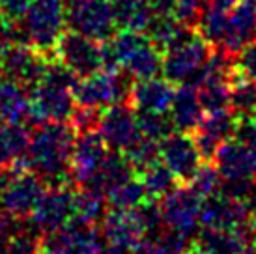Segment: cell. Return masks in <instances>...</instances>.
<instances>
[{
    "label": "cell",
    "mask_w": 256,
    "mask_h": 254,
    "mask_svg": "<svg viewBox=\"0 0 256 254\" xmlns=\"http://www.w3.org/2000/svg\"><path fill=\"white\" fill-rule=\"evenodd\" d=\"M228 28V12L217 10V8L208 4L204 12L200 14L198 22H196V32H198L210 45L219 47Z\"/></svg>",
    "instance_id": "obj_32"
},
{
    "label": "cell",
    "mask_w": 256,
    "mask_h": 254,
    "mask_svg": "<svg viewBox=\"0 0 256 254\" xmlns=\"http://www.w3.org/2000/svg\"><path fill=\"white\" fill-rule=\"evenodd\" d=\"M133 172H135V168L126 159V156L122 152H112L110 150L105 162L101 164L100 172L96 174L92 184L88 185V189H98L107 194L108 190L114 189L116 185H120L122 182H126L129 178H133Z\"/></svg>",
    "instance_id": "obj_27"
},
{
    "label": "cell",
    "mask_w": 256,
    "mask_h": 254,
    "mask_svg": "<svg viewBox=\"0 0 256 254\" xmlns=\"http://www.w3.org/2000/svg\"><path fill=\"white\" fill-rule=\"evenodd\" d=\"M114 24L118 30L144 32L154 21L156 12L152 10L148 0H110Z\"/></svg>",
    "instance_id": "obj_24"
},
{
    "label": "cell",
    "mask_w": 256,
    "mask_h": 254,
    "mask_svg": "<svg viewBox=\"0 0 256 254\" xmlns=\"http://www.w3.org/2000/svg\"><path fill=\"white\" fill-rule=\"evenodd\" d=\"M32 116L30 92L14 80L0 82V122L4 124H24Z\"/></svg>",
    "instance_id": "obj_23"
},
{
    "label": "cell",
    "mask_w": 256,
    "mask_h": 254,
    "mask_svg": "<svg viewBox=\"0 0 256 254\" xmlns=\"http://www.w3.org/2000/svg\"><path fill=\"white\" fill-rule=\"evenodd\" d=\"M208 6V0H176L172 15L187 26H196L200 14Z\"/></svg>",
    "instance_id": "obj_39"
},
{
    "label": "cell",
    "mask_w": 256,
    "mask_h": 254,
    "mask_svg": "<svg viewBox=\"0 0 256 254\" xmlns=\"http://www.w3.org/2000/svg\"><path fill=\"white\" fill-rule=\"evenodd\" d=\"M122 70L126 71L133 80H144V78L159 77V73H163V50L159 49V47H156L152 43V40L148 38L124 62Z\"/></svg>",
    "instance_id": "obj_26"
},
{
    "label": "cell",
    "mask_w": 256,
    "mask_h": 254,
    "mask_svg": "<svg viewBox=\"0 0 256 254\" xmlns=\"http://www.w3.org/2000/svg\"><path fill=\"white\" fill-rule=\"evenodd\" d=\"M101 114H103V110H100V108L77 105L72 114V118H70V124H72L77 133L96 131V129H100Z\"/></svg>",
    "instance_id": "obj_38"
},
{
    "label": "cell",
    "mask_w": 256,
    "mask_h": 254,
    "mask_svg": "<svg viewBox=\"0 0 256 254\" xmlns=\"http://www.w3.org/2000/svg\"><path fill=\"white\" fill-rule=\"evenodd\" d=\"M212 45L196 32L185 43L163 52V77L172 84L198 88L202 71L212 58Z\"/></svg>",
    "instance_id": "obj_5"
},
{
    "label": "cell",
    "mask_w": 256,
    "mask_h": 254,
    "mask_svg": "<svg viewBox=\"0 0 256 254\" xmlns=\"http://www.w3.org/2000/svg\"><path fill=\"white\" fill-rule=\"evenodd\" d=\"M252 206L224 192L202 198L200 206V224L202 228H240L249 224Z\"/></svg>",
    "instance_id": "obj_15"
},
{
    "label": "cell",
    "mask_w": 256,
    "mask_h": 254,
    "mask_svg": "<svg viewBox=\"0 0 256 254\" xmlns=\"http://www.w3.org/2000/svg\"><path fill=\"white\" fill-rule=\"evenodd\" d=\"M168 112L178 131L192 133L204 116V108L198 99V90L189 84H180L174 92V99H172Z\"/></svg>",
    "instance_id": "obj_22"
},
{
    "label": "cell",
    "mask_w": 256,
    "mask_h": 254,
    "mask_svg": "<svg viewBox=\"0 0 256 254\" xmlns=\"http://www.w3.org/2000/svg\"><path fill=\"white\" fill-rule=\"evenodd\" d=\"M144 236L146 230L135 210L110 208V212H107L103 219V238L107 240L108 245L133 250Z\"/></svg>",
    "instance_id": "obj_19"
},
{
    "label": "cell",
    "mask_w": 256,
    "mask_h": 254,
    "mask_svg": "<svg viewBox=\"0 0 256 254\" xmlns=\"http://www.w3.org/2000/svg\"><path fill=\"white\" fill-rule=\"evenodd\" d=\"M136 215H138V219L142 222L144 230H146V236L148 234H159L161 232V228L164 226V220H163V213H161V206L157 204L156 200H146L142 204L138 206L135 210Z\"/></svg>",
    "instance_id": "obj_37"
},
{
    "label": "cell",
    "mask_w": 256,
    "mask_h": 254,
    "mask_svg": "<svg viewBox=\"0 0 256 254\" xmlns=\"http://www.w3.org/2000/svg\"><path fill=\"white\" fill-rule=\"evenodd\" d=\"M236 70L247 78L256 80V40L249 42L236 56Z\"/></svg>",
    "instance_id": "obj_40"
},
{
    "label": "cell",
    "mask_w": 256,
    "mask_h": 254,
    "mask_svg": "<svg viewBox=\"0 0 256 254\" xmlns=\"http://www.w3.org/2000/svg\"><path fill=\"white\" fill-rule=\"evenodd\" d=\"M161 161L172 170L180 184H189L196 170L202 166L204 159L200 156L192 134L178 131L161 140Z\"/></svg>",
    "instance_id": "obj_13"
},
{
    "label": "cell",
    "mask_w": 256,
    "mask_h": 254,
    "mask_svg": "<svg viewBox=\"0 0 256 254\" xmlns=\"http://www.w3.org/2000/svg\"><path fill=\"white\" fill-rule=\"evenodd\" d=\"M107 156L108 146L103 140L100 129L77 133L72 156V168H70V180L75 184L77 189L88 187L92 184V180L100 172Z\"/></svg>",
    "instance_id": "obj_11"
},
{
    "label": "cell",
    "mask_w": 256,
    "mask_h": 254,
    "mask_svg": "<svg viewBox=\"0 0 256 254\" xmlns=\"http://www.w3.org/2000/svg\"><path fill=\"white\" fill-rule=\"evenodd\" d=\"M242 0H208L210 6L217 8V10H222V12H230L232 8H236Z\"/></svg>",
    "instance_id": "obj_45"
},
{
    "label": "cell",
    "mask_w": 256,
    "mask_h": 254,
    "mask_svg": "<svg viewBox=\"0 0 256 254\" xmlns=\"http://www.w3.org/2000/svg\"><path fill=\"white\" fill-rule=\"evenodd\" d=\"M192 189L198 192L202 198L214 196L222 189V176L219 174V170L215 168V164L212 162H202V166L196 170V174L192 176L189 182Z\"/></svg>",
    "instance_id": "obj_35"
},
{
    "label": "cell",
    "mask_w": 256,
    "mask_h": 254,
    "mask_svg": "<svg viewBox=\"0 0 256 254\" xmlns=\"http://www.w3.org/2000/svg\"><path fill=\"white\" fill-rule=\"evenodd\" d=\"M28 127L24 124L0 122V166H15L24 161L30 146Z\"/></svg>",
    "instance_id": "obj_25"
},
{
    "label": "cell",
    "mask_w": 256,
    "mask_h": 254,
    "mask_svg": "<svg viewBox=\"0 0 256 254\" xmlns=\"http://www.w3.org/2000/svg\"><path fill=\"white\" fill-rule=\"evenodd\" d=\"M140 182H142L144 190H146L150 200H161L166 192H170L176 187L178 178L174 176L172 170L159 159L157 162L140 170Z\"/></svg>",
    "instance_id": "obj_30"
},
{
    "label": "cell",
    "mask_w": 256,
    "mask_h": 254,
    "mask_svg": "<svg viewBox=\"0 0 256 254\" xmlns=\"http://www.w3.org/2000/svg\"><path fill=\"white\" fill-rule=\"evenodd\" d=\"M30 4L32 0H0V14L12 21H21Z\"/></svg>",
    "instance_id": "obj_41"
},
{
    "label": "cell",
    "mask_w": 256,
    "mask_h": 254,
    "mask_svg": "<svg viewBox=\"0 0 256 254\" xmlns=\"http://www.w3.org/2000/svg\"><path fill=\"white\" fill-rule=\"evenodd\" d=\"M68 2H75V0H68Z\"/></svg>",
    "instance_id": "obj_50"
},
{
    "label": "cell",
    "mask_w": 256,
    "mask_h": 254,
    "mask_svg": "<svg viewBox=\"0 0 256 254\" xmlns=\"http://www.w3.org/2000/svg\"><path fill=\"white\" fill-rule=\"evenodd\" d=\"M138 129L144 136L154 140H163L170 133H174V122L170 118V112H150V110H136Z\"/></svg>",
    "instance_id": "obj_34"
},
{
    "label": "cell",
    "mask_w": 256,
    "mask_h": 254,
    "mask_svg": "<svg viewBox=\"0 0 256 254\" xmlns=\"http://www.w3.org/2000/svg\"><path fill=\"white\" fill-rule=\"evenodd\" d=\"M66 8L64 0H32L26 14L17 21L22 42L30 43L43 54L52 52L68 30Z\"/></svg>",
    "instance_id": "obj_3"
},
{
    "label": "cell",
    "mask_w": 256,
    "mask_h": 254,
    "mask_svg": "<svg viewBox=\"0 0 256 254\" xmlns=\"http://www.w3.org/2000/svg\"><path fill=\"white\" fill-rule=\"evenodd\" d=\"M176 88L170 80L161 77L135 80L129 96V103L135 110H150V112H168L174 99Z\"/></svg>",
    "instance_id": "obj_21"
},
{
    "label": "cell",
    "mask_w": 256,
    "mask_h": 254,
    "mask_svg": "<svg viewBox=\"0 0 256 254\" xmlns=\"http://www.w3.org/2000/svg\"><path fill=\"white\" fill-rule=\"evenodd\" d=\"M47 189L43 180L38 174L22 168L15 174L10 184L0 192V208L17 220L30 217L38 200Z\"/></svg>",
    "instance_id": "obj_12"
},
{
    "label": "cell",
    "mask_w": 256,
    "mask_h": 254,
    "mask_svg": "<svg viewBox=\"0 0 256 254\" xmlns=\"http://www.w3.org/2000/svg\"><path fill=\"white\" fill-rule=\"evenodd\" d=\"M159 206L166 228L182 232L189 238H194L198 234L202 196L189 184L176 185L161 198Z\"/></svg>",
    "instance_id": "obj_8"
},
{
    "label": "cell",
    "mask_w": 256,
    "mask_h": 254,
    "mask_svg": "<svg viewBox=\"0 0 256 254\" xmlns=\"http://www.w3.org/2000/svg\"><path fill=\"white\" fill-rule=\"evenodd\" d=\"M100 133L107 142L108 150L124 152L140 136L136 110L131 103H116L101 114Z\"/></svg>",
    "instance_id": "obj_14"
},
{
    "label": "cell",
    "mask_w": 256,
    "mask_h": 254,
    "mask_svg": "<svg viewBox=\"0 0 256 254\" xmlns=\"http://www.w3.org/2000/svg\"><path fill=\"white\" fill-rule=\"evenodd\" d=\"M68 30L96 42H107L116 34L112 10L108 0H75L66 8Z\"/></svg>",
    "instance_id": "obj_6"
},
{
    "label": "cell",
    "mask_w": 256,
    "mask_h": 254,
    "mask_svg": "<svg viewBox=\"0 0 256 254\" xmlns=\"http://www.w3.org/2000/svg\"><path fill=\"white\" fill-rule=\"evenodd\" d=\"M192 254H194V252H192Z\"/></svg>",
    "instance_id": "obj_52"
},
{
    "label": "cell",
    "mask_w": 256,
    "mask_h": 254,
    "mask_svg": "<svg viewBox=\"0 0 256 254\" xmlns=\"http://www.w3.org/2000/svg\"><path fill=\"white\" fill-rule=\"evenodd\" d=\"M47 54L34 49L30 43L19 42L8 47L0 54V66L4 71V77H8L14 82H19L26 90L36 88L45 77L47 71Z\"/></svg>",
    "instance_id": "obj_9"
},
{
    "label": "cell",
    "mask_w": 256,
    "mask_h": 254,
    "mask_svg": "<svg viewBox=\"0 0 256 254\" xmlns=\"http://www.w3.org/2000/svg\"><path fill=\"white\" fill-rule=\"evenodd\" d=\"M107 194L98 189H88L80 187L75 192V202H73V217L88 224H98L103 222L107 215Z\"/></svg>",
    "instance_id": "obj_28"
},
{
    "label": "cell",
    "mask_w": 256,
    "mask_h": 254,
    "mask_svg": "<svg viewBox=\"0 0 256 254\" xmlns=\"http://www.w3.org/2000/svg\"><path fill=\"white\" fill-rule=\"evenodd\" d=\"M252 241L249 224L240 228H202L194 236L198 254H240Z\"/></svg>",
    "instance_id": "obj_20"
},
{
    "label": "cell",
    "mask_w": 256,
    "mask_h": 254,
    "mask_svg": "<svg viewBox=\"0 0 256 254\" xmlns=\"http://www.w3.org/2000/svg\"><path fill=\"white\" fill-rule=\"evenodd\" d=\"M43 236L38 234L34 228L22 230L19 228L8 241L6 248L2 254H42Z\"/></svg>",
    "instance_id": "obj_36"
},
{
    "label": "cell",
    "mask_w": 256,
    "mask_h": 254,
    "mask_svg": "<svg viewBox=\"0 0 256 254\" xmlns=\"http://www.w3.org/2000/svg\"><path fill=\"white\" fill-rule=\"evenodd\" d=\"M230 110L238 118L256 116V80L236 70L230 77Z\"/></svg>",
    "instance_id": "obj_29"
},
{
    "label": "cell",
    "mask_w": 256,
    "mask_h": 254,
    "mask_svg": "<svg viewBox=\"0 0 256 254\" xmlns=\"http://www.w3.org/2000/svg\"><path fill=\"white\" fill-rule=\"evenodd\" d=\"M56 58L68 66L78 78H84L96 71L103 70V49L101 42L90 40L77 32H64L56 49Z\"/></svg>",
    "instance_id": "obj_10"
},
{
    "label": "cell",
    "mask_w": 256,
    "mask_h": 254,
    "mask_svg": "<svg viewBox=\"0 0 256 254\" xmlns=\"http://www.w3.org/2000/svg\"><path fill=\"white\" fill-rule=\"evenodd\" d=\"M2 77H4V71H2V66H0V82H2Z\"/></svg>",
    "instance_id": "obj_49"
},
{
    "label": "cell",
    "mask_w": 256,
    "mask_h": 254,
    "mask_svg": "<svg viewBox=\"0 0 256 254\" xmlns=\"http://www.w3.org/2000/svg\"><path fill=\"white\" fill-rule=\"evenodd\" d=\"M73 202L75 190L70 185L56 184L47 187L30 215L32 228L42 236L58 232L73 219Z\"/></svg>",
    "instance_id": "obj_7"
},
{
    "label": "cell",
    "mask_w": 256,
    "mask_h": 254,
    "mask_svg": "<svg viewBox=\"0 0 256 254\" xmlns=\"http://www.w3.org/2000/svg\"><path fill=\"white\" fill-rule=\"evenodd\" d=\"M240 254H256V241H250L249 245L243 248Z\"/></svg>",
    "instance_id": "obj_48"
},
{
    "label": "cell",
    "mask_w": 256,
    "mask_h": 254,
    "mask_svg": "<svg viewBox=\"0 0 256 254\" xmlns=\"http://www.w3.org/2000/svg\"><path fill=\"white\" fill-rule=\"evenodd\" d=\"M75 138L77 131L68 122H49L38 126L24 157L26 168L38 174L43 182L62 184V180L70 178Z\"/></svg>",
    "instance_id": "obj_1"
},
{
    "label": "cell",
    "mask_w": 256,
    "mask_h": 254,
    "mask_svg": "<svg viewBox=\"0 0 256 254\" xmlns=\"http://www.w3.org/2000/svg\"><path fill=\"white\" fill-rule=\"evenodd\" d=\"M15 220L14 217H10L2 208H0V254L4 252V248H6L8 241L12 240V236H14L19 228H15Z\"/></svg>",
    "instance_id": "obj_43"
},
{
    "label": "cell",
    "mask_w": 256,
    "mask_h": 254,
    "mask_svg": "<svg viewBox=\"0 0 256 254\" xmlns=\"http://www.w3.org/2000/svg\"><path fill=\"white\" fill-rule=\"evenodd\" d=\"M249 230H250V236H252V241H256V206H254V210H252V215H250Z\"/></svg>",
    "instance_id": "obj_47"
},
{
    "label": "cell",
    "mask_w": 256,
    "mask_h": 254,
    "mask_svg": "<svg viewBox=\"0 0 256 254\" xmlns=\"http://www.w3.org/2000/svg\"><path fill=\"white\" fill-rule=\"evenodd\" d=\"M131 252L133 254H164L161 236H159V234H148V236H144L142 240H140V243H138Z\"/></svg>",
    "instance_id": "obj_42"
},
{
    "label": "cell",
    "mask_w": 256,
    "mask_h": 254,
    "mask_svg": "<svg viewBox=\"0 0 256 254\" xmlns=\"http://www.w3.org/2000/svg\"><path fill=\"white\" fill-rule=\"evenodd\" d=\"M107 200L110 208H118V210H136L138 206L148 200V194L144 190V185L140 180L135 176L122 182L116 185L114 189L107 192Z\"/></svg>",
    "instance_id": "obj_31"
},
{
    "label": "cell",
    "mask_w": 256,
    "mask_h": 254,
    "mask_svg": "<svg viewBox=\"0 0 256 254\" xmlns=\"http://www.w3.org/2000/svg\"><path fill=\"white\" fill-rule=\"evenodd\" d=\"M252 2H254V4H256V0H252Z\"/></svg>",
    "instance_id": "obj_51"
},
{
    "label": "cell",
    "mask_w": 256,
    "mask_h": 254,
    "mask_svg": "<svg viewBox=\"0 0 256 254\" xmlns=\"http://www.w3.org/2000/svg\"><path fill=\"white\" fill-rule=\"evenodd\" d=\"M133 78L124 70H100L84 78H78L75 88L77 105L105 110L116 103H129Z\"/></svg>",
    "instance_id": "obj_4"
},
{
    "label": "cell",
    "mask_w": 256,
    "mask_h": 254,
    "mask_svg": "<svg viewBox=\"0 0 256 254\" xmlns=\"http://www.w3.org/2000/svg\"><path fill=\"white\" fill-rule=\"evenodd\" d=\"M236 124H238V116L232 110L204 112L198 127L191 133L204 161L212 162L217 150L226 140L234 138Z\"/></svg>",
    "instance_id": "obj_16"
},
{
    "label": "cell",
    "mask_w": 256,
    "mask_h": 254,
    "mask_svg": "<svg viewBox=\"0 0 256 254\" xmlns=\"http://www.w3.org/2000/svg\"><path fill=\"white\" fill-rule=\"evenodd\" d=\"M122 154L126 156V159H128L129 162H131L133 168L140 172V170H144L146 166H150V164H154V162H157L161 159V142L140 134V136H138L128 150H124Z\"/></svg>",
    "instance_id": "obj_33"
},
{
    "label": "cell",
    "mask_w": 256,
    "mask_h": 254,
    "mask_svg": "<svg viewBox=\"0 0 256 254\" xmlns=\"http://www.w3.org/2000/svg\"><path fill=\"white\" fill-rule=\"evenodd\" d=\"M222 180H256V148L240 140H226L214 157Z\"/></svg>",
    "instance_id": "obj_17"
},
{
    "label": "cell",
    "mask_w": 256,
    "mask_h": 254,
    "mask_svg": "<svg viewBox=\"0 0 256 254\" xmlns=\"http://www.w3.org/2000/svg\"><path fill=\"white\" fill-rule=\"evenodd\" d=\"M252 40H256V4L252 0H242L228 12L226 34L217 49L236 58L240 50Z\"/></svg>",
    "instance_id": "obj_18"
},
{
    "label": "cell",
    "mask_w": 256,
    "mask_h": 254,
    "mask_svg": "<svg viewBox=\"0 0 256 254\" xmlns=\"http://www.w3.org/2000/svg\"><path fill=\"white\" fill-rule=\"evenodd\" d=\"M101 254H128V250H126V248L116 247V245H107V247H103Z\"/></svg>",
    "instance_id": "obj_46"
},
{
    "label": "cell",
    "mask_w": 256,
    "mask_h": 254,
    "mask_svg": "<svg viewBox=\"0 0 256 254\" xmlns=\"http://www.w3.org/2000/svg\"><path fill=\"white\" fill-rule=\"evenodd\" d=\"M148 4L152 6V10L156 12V15L172 14V12H174V4H176V0H148Z\"/></svg>",
    "instance_id": "obj_44"
},
{
    "label": "cell",
    "mask_w": 256,
    "mask_h": 254,
    "mask_svg": "<svg viewBox=\"0 0 256 254\" xmlns=\"http://www.w3.org/2000/svg\"><path fill=\"white\" fill-rule=\"evenodd\" d=\"M78 77L68 66L60 62H49L45 77L36 88L30 90L32 116L30 122L38 126L49 122H70L77 106L75 88Z\"/></svg>",
    "instance_id": "obj_2"
}]
</instances>
